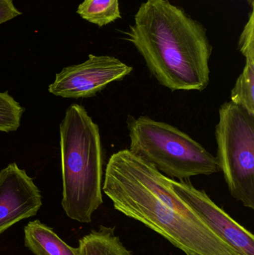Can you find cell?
<instances>
[{
	"mask_svg": "<svg viewBox=\"0 0 254 255\" xmlns=\"http://www.w3.org/2000/svg\"><path fill=\"white\" fill-rule=\"evenodd\" d=\"M239 49L246 60H254V10L252 8L249 19L239 40Z\"/></svg>",
	"mask_w": 254,
	"mask_h": 255,
	"instance_id": "14",
	"label": "cell"
},
{
	"mask_svg": "<svg viewBox=\"0 0 254 255\" xmlns=\"http://www.w3.org/2000/svg\"><path fill=\"white\" fill-rule=\"evenodd\" d=\"M24 234L25 247L35 255H79V248L66 244L53 229L40 220L29 222Z\"/></svg>",
	"mask_w": 254,
	"mask_h": 255,
	"instance_id": "9",
	"label": "cell"
},
{
	"mask_svg": "<svg viewBox=\"0 0 254 255\" xmlns=\"http://www.w3.org/2000/svg\"><path fill=\"white\" fill-rule=\"evenodd\" d=\"M102 191L116 211L143 223L186 255H243L174 191L171 178L128 148L110 156Z\"/></svg>",
	"mask_w": 254,
	"mask_h": 255,
	"instance_id": "1",
	"label": "cell"
},
{
	"mask_svg": "<svg viewBox=\"0 0 254 255\" xmlns=\"http://www.w3.org/2000/svg\"><path fill=\"white\" fill-rule=\"evenodd\" d=\"M77 13L88 22L99 27L121 19L119 0H84Z\"/></svg>",
	"mask_w": 254,
	"mask_h": 255,
	"instance_id": "11",
	"label": "cell"
},
{
	"mask_svg": "<svg viewBox=\"0 0 254 255\" xmlns=\"http://www.w3.org/2000/svg\"><path fill=\"white\" fill-rule=\"evenodd\" d=\"M231 102L254 115V60L246 65L231 91Z\"/></svg>",
	"mask_w": 254,
	"mask_h": 255,
	"instance_id": "12",
	"label": "cell"
},
{
	"mask_svg": "<svg viewBox=\"0 0 254 255\" xmlns=\"http://www.w3.org/2000/svg\"><path fill=\"white\" fill-rule=\"evenodd\" d=\"M174 191L189 205L224 241L243 255H254V236L237 223L204 190H198L190 181H175L171 178Z\"/></svg>",
	"mask_w": 254,
	"mask_h": 255,
	"instance_id": "7",
	"label": "cell"
},
{
	"mask_svg": "<svg viewBox=\"0 0 254 255\" xmlns=\"http://www.w3.org/2000/svg\"><path fill=\"white\" fill-rule=\"evenodd\" d=\"M62 207L72 220L92 222L102 205L104 151L99 127L79 104L66 110L60 124Z\"/></svg>",
	"mask_w": 254,
	"mask_h": 255,
	"instance_id": "3",
	"label": "cell"
},
{
	"mask_svg": "<svg viewBox=\"0 0 254 255\" xmlns=\"http://www.w3.org/2000/svg\"><path fill=\"white\" fill-rule=\"evenodd\" d=\"M25 109L7 91L0 92V131H15L20 127Z\"/></svg>",
	"mask_w": 254,
	"mask_h": 255,
	"instance_id": "13",
	"label": "cell"
},
{
	"mask_svg": "<svg viewBox=\"0 0 254 255\" xmlns=\"http://www.w3.org/2000/svg\"><path fill=\"white\" fill-rule=\"evenodd\" d=\"M42 196L33 178L16 163L0 171V235L13 225L34 217Z\"/></svg>",
	"mask_w": 254,
	"mask_h": 255,
	"instance_id": "8",
	"label": "cell"
},
{
	"mask_svg": "<svg viewBox=\"0 0 254 255\" xmlns=\"http://www.w3.org/2000/svg\"><path fill=\"white\" fill-rule=\"evenodd\" d=\"M219 171L233 198L254 209V115L232 102L219 109L215 128Z\"/></svg>",
	"mask_w": 254,
	"mask_h": 255,
	"instance_id": "5",
	"label": "cell"
},
{
	"mask_svg": "<svg viewBox=\"0 0 254 255\" xmlns=\"http://www.w3.org/2000/svg\"><path fill=\"white\" fill-rule=\"evenodd\" d=\"M128 149L168 178L190 181L192 177L220 172L216 157L185 132L147 116L129 115Z\"/></svg>",
	"mask_w": 254,
	"mask_h": 255,
	"instance_id": "4",
	"label": "cell"
},
{
	"mask_svg": "<svg viewBox=\"0 0 254 255\" xmlns=\"http://www.w3.org/2000/svg\"><path fill=\"white\" fill-rule=\"evenodd\" d=\"M125 34L162 86L171 91L208 87L213 46L207 28L182 7L169 0H146Z\"/></svg>",
	"mask_w": 254,
	"mask_h": 255,
	"instance_id": "2",
	"label": "cell"
},
{
	"mask_svg": "<svg viewBox=\"0 0 254 255\" xmlns=\"http://www.w3.org/2000/svg\"><path fill=\"white\" fill-rule=\"evenodd\" d=\"M246 1H247L248 3H249V5H250L251 7H252V8H254V0H246Z\"/></svg>",
	"mask_w": 254,
	"mask_h": 255,
	"instance_id": "16",
	"label": "cell"
},
{
	"mask_svg": "<svg viewBox=\"0 0 254 255\" xmlns=\"http://www.w3.org/2000/svg\"><path fill=\"white\" fill-rule=\"evenodd\" d=\"M79 255H133L115 235V227L101 226L79 241Z\"/></svg>",
	"mask_w": 254,
	"mask_h": 255,
	"instance_id": "10",
	"label": "cell"
},
{
	"mask_svg": "<svg viewBox=\"0 0 254 255\" xmlns=\"http://www.w3.org/2000/svg\"><path fill=\"white\" fill-rule=\"evenodd\" d=\"M132 71L131 66L116 57L90 54L85 62L64 67L57 73L48 91L62 98H90Z\"/></svg>",
	"mask_w": 254,
	"mask_h": 255,
	"instance_id": "6",
	"label": "cell"
},
{
	"mask_svg": "<svg viewBox=\"0 0 254 255\" xmlns=\"http://www.w3.org/2000/svg\"><path fill=\"white\" fill-rule=\"evenodd\" d=\"M22 14L15 7L13 0H0V25Z\"/></svg>",
	"mask_w": 254,
	"mask_h": 255,
	"instance_id": "15",
	"label": "cell"
}]
</instances>
